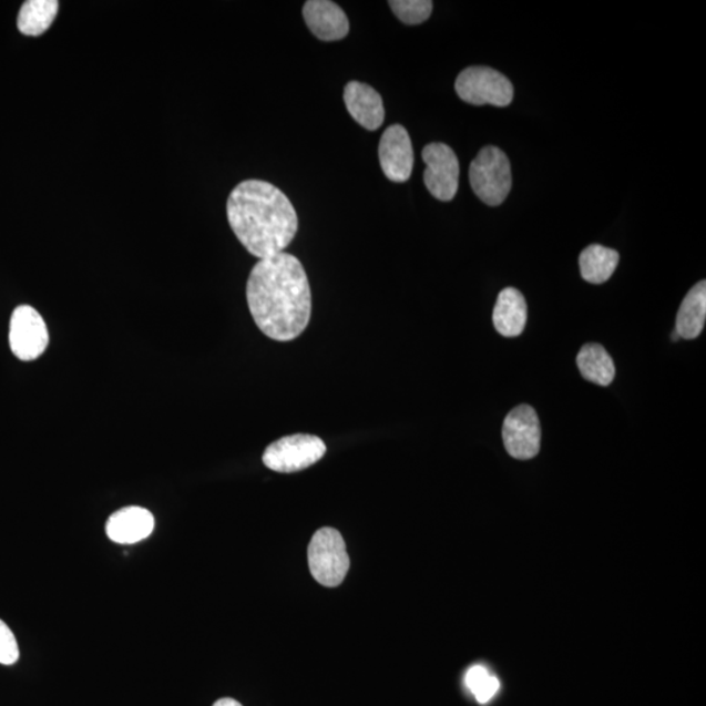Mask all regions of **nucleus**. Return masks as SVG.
I'll return each instance as SVG.
<instances>
[{
  "instance_id": "1",
  "label": "nucleus",
  "mask_w": 706,
  "mask_h": 706,
  "mask_svg": "<svg viewBox=\"0 0 706 706\" xmlns=\"http://www.w3.org/2000/svg\"><path fill=\"white\" fill-rule=\"evenodd\" d=\"M246 300L254 323L273 340H295L309 325L310 284L293 254L259 259L247 279Z\"/></svg>"
},
{
  "instance_id": "2",
  "label": "nucleus",
  "mask_w": 706,
  "mask_h": 706,
  "mask_svg": "<svg viewBox=\"0 0 706 706\" xmlns=\"http://www.w3.org/2000/svg\"><path fill=\"white\" fill-rule=\"evenodd\" d=\"M227 215L238 242L258 259L283 253L298 229L293 203L270 182L247 180L238 184L229 195Z\"/></svg>"
},
{
  "instance_id": "3",
  "label": "nucleus",
  "mask_w": 706,
  "mask_h": 706,
  "mask_svg": "<svg viewBox=\"0 0 706 706\" xmlns=\"http://www.w3.org/2000/svg\"><path fill=\"white\" fill-rule=\"evenodd\" d=\"M472 191L489 206H500L512 188V170L508 156L489 145L479 152L470 165Z\"/></svg>"
},
{
  "instance_id": "4",
  "label": "nucleus",
  "mask_w": 706,
  "mask_h": 706,
  "mask_svg": "<svg viewBox=\"0 0 706 706\" xmlns=\"http://www.w3.org/2000/svg\"><path fill=\"white\" fill-rule=\"evenodd\" d=\"M311 576L326 587H337L349 570V556L344 536L338 530L323 528L311 538L308 549Z\"/></svg>"
},
{
  "instance_id": "5",
  "label": "nucleus",
  "mask_w": 706,
  "mask_h": 706,
  "mask_svg": "<svg viewBox=\"0 0 706 706\" xmlns=\"http://www.w3.org/2000/svg\"><path fill=\"white\" fill-rule=\"evenodd\" d=\"M456 92L464 103L499 108L511 104L514 96L511 80L482 65L463 70L456 80Z\"/></svg>"
},
{
  "instance_id": "6",
  "label": "nucleus",
  "mask_w": 706,
  "mask_h": 706,
  "mask_svg": "<svg viewBox=\"0 0 706 706\" xmlns=\"http://www.w3.org/2000/svg\"><path fill=\"white\" fill-rule=\"evenodd\" d=\"M326 450V443L319 437L298 433L270 443L262 460L267 469L290 474L321 461Z\"/></svg>"
},
{
  "instance_id": "7",
  "label": "nucleus",
  "mask_w": 706,
  "mask_h": 706,
  "mask_svg": "<svg viewBox=\"0 0 706 706\" xmlns=\"http://www.w3.org/2000/svg\"><path fill=\"white\" fill-rule=\"evenodd\" d=\"M542 429L541 421L533 407H515L502 426V440L509 454L515 460H531L540 453Z\"/></svg>"
},
{
  "instance_id": "8",
  "label": "nucleus",
  "mask_w": 706,
  "mask_h": 706,
  "mask_svg": "<svg viewBox=\"0 0 706 706\" xmlns=\"http://www.w3.org/2000/svg\"><path fill=\"white\" fill-rule=\"evenodd\" d=\"M49 332L40 313L29 305L13 310L10 323L11 351L21 361H33L45 352Z\"/></svg>"
},
{
  "instance_id": "9",
  "label": "nucleus",
  "mask_w": 706,
  "mask_h": 706,
  "mask_svg": "<svg viewBox=\"0 0 706 706\" xmlns=\"http://www.w3.org/2000/svg\"><path fill=\"white\" fill-rule=\"evenodd\" d=\"M423 160L428 192L441 202L453 199L460 186V162L454 151L448 144L431 143L423 150Z\"/></svg>"
},
{
  "instance_id": "10",
  "label": "nucleus",
  "mask_w": 706,
  "mask_h": 706,
  "mask_svg": "<svg viewBox=\"0 0 706 706\" xmlns=\"http://www.w3.org/2000/svg\"><path fill=\"white\" fill-rule=\"evenodd\" d=\"M378 157L385 176L397 184L409 181L413 170L411 137L402 125L385 130L378 145Z\"/></svg>"
},
{
  "instance_id": "11",
  "label": "nucleus",
  "mask_w": 706,
  "mask_h": 706,
  "mask_svg": "<svg viewBox=\"0 0 706 706\" xmlns=\"http://www.w3.org/2000/svg\"><path fill=\"white\" fill-rule=\"evenodd\" d=\"M303 14L309 31L319 40H344L349 32L345 11L330 0H309L304 4Z\"/></svg>"
},
{
  "instance_id": "12",
  "label": "nucleus",
  "mask_w": 706,
  "mask_h": 706,
  "mask_svg": "<svg viewBox=\"0 0 706 706\" xmlns=\"http://www.w3.org/2000/svg\"><path fill=\"white\" fill-rule=\"evenodd\" d=\"M347 111L360 126L375 131L382 126L385 108L381 94L361 82H349L345 89Z\"/></svg>"
},
{
  "instance_id": "13",
  "label": "nucleus",
  "mask_w": 706,
  "mask_h": 706,
  "mask_svg": "<svg viewBox=\"0 0 706 706\" xmlns=\"http://www.w3.org/2000/svg\"><path fill=\"white\" fill-rule=\"evenodd\" d=\"M155 529V516L147 509L127 507L111 515L106 522L109 540L121 544L144 541Z\"/></svg>"
},
{
  "instance_id": "14",
  "label": "nucleus",
  "mask_w": 706,
  "mask_h": 706,
  "mask_svg": "<svg viewBox=\"0 0 706 706\" xmlns=\"http://www.w3.org/2000/svg\"><path fill=\"white\" fill-rule=\"evenodd\" d=\"M528 305L519 289H502L493 309V325L502 337H519L525 330Z\"/></svg>"
},
{
  "instance_id": "15",
  "label": "nucleus",
  "mask_w": 706,
  "mask_h": 706,
  "mask_svg": "<svg viewBox=\"0 0 706 706\" xmlns=\"http://www.w3.org/2000/svg\"><path fill=\"white\" fill-rule=\"evenodd\" d=\"M706 318V283H697L684 298L678 316L676 329L683 339H696L704 330Z\"/></svg>"
},
{
  "instance_id": "16",
  "label": "nucleus",
  "mask_w": 706,
  "mask_h": 706,
  "mask_svg": "<svg viewBox=\"0 0 706 706\" xmlns=\"http://www.w3.org/2000/svg\"><path fill=\"white\" fill-rule=\"evenodd\" d=\"M577 367L586 381L608 386L615 378V364L601 345L589 344L581 348Z\"/></svg>"
},
{
  "instance_id": "17",
  "label": "nucleus",
  "mask_w": 706,
  "mask_h": 706,
  "mask_svg": "<svg viewBox=\"0 0 706 706\" xmlns=\"http://www.w3.org/2000/svg\"><path fill=\"white\" fill-rule=\"evenodd\" d=\"M618 253L602 245L587 246L580 256L582 278L592 284L607 282L618 265Z\"/></svg>"
},
{
  "instance_id": "18",
  "label": "nucleus",
  "mask_w": 706,
  "mask_h": 706,
  "mask_svg": "<svg viewBox=\"0 0 706 706\" xmlns=\"http://www.w3.org/2000/svg\"><path fill=\"white\" fill-rule=\"evenodd\" d=\"M60 3L57 0H28L18 17L19 31L32 38L45 33L54 23Z\"/></svg>"
},
{
  "instance_id": "19",
  "label": "nucleus",
  "mask_w": 706,
  "mask_h": 706,
  "mask_svg": "<svg viewBox=\"0 0 706 706\" xmlns=\"http://www.w3.org/2000/svg\"><path fill=\"white\" fill-rule=\"evenodd\" d=\"M465 686L475 696L478 703L485 704L492 700L500 689V682L484 666H472L465 674Z\"/></svg>"
},
{
  "instance_id": "20",
  "label": "nucleus",
  "mask_w": 706,
  "mask_h": 706,
  "mask_svg": "<svg viewBox=\"0 0 706 706\" xmlns=\"http://www.w3.org/2000/svg\"><path fill=\"white\" fill-rule=\"evenodd\" d=\"M390 9L407 25L424 23L433 10L431 0H390Z\"/></svg>"
},
{
  "instance_id": "21",
  "label": "nucleus",
  "mask_w": 706,
  "mask_h": 706,
  "mask_svg": "<svg viewBox=\"0 0 706 706\" xmlns=\"http://www.w3.org/2000/svg\"><path fill=\"white\" fill-rule=\"evenodd\" d=\"M17 637L3 621H0V664L11 666L19 659Z\"/></svg>"
},
{
  "instance_id": "22",
  "label": "nucleus",
  "mask_w": 706,
  "mask_h": 706,
  "mask_svg": "<svg viewBox=\"0 0 706 706\" xmlns=\"http://www.w3.org/2000/svg\"><path fill=\"white\" fill-rule=\"evenodd\" d=\"M214 706H243L242 704H239L236 700H233V698H221V700H217Z\"/></svg>"
},
{
  "instance_id": "23",
  "label": "nucleus",
  "mask_w": 706,
  "mask_h": 706,
  "mask_svg": "<svg viewBox=\"0 0 706 706\" xmlns=\"http://www.w3.org/2000/svg\"><path fill=\"white\" fill-rule=\"evenodd\" d=\"M672 338H673V340H674V341H676V340L681 339V337H679L678 332H676V331H674V332L672 334Z\"/></svg>"
}]
</instances>
